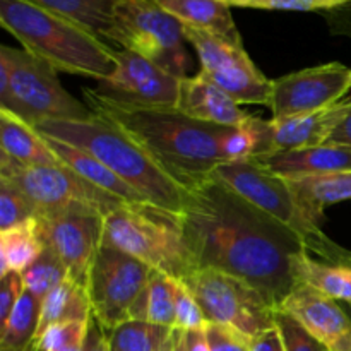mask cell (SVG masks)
I'll return each instance as SVG.
<instances>
[{"label": "cell", "mask_w": 351, "mask_h": 351, "mask_svg": "<svg viewBox=\"0 0 351 351\" xmlns=\"http://www.w3.org/2000/svg\"><path fill=\"white\" fill-rule=\"evenodd\" d=\"M182 223L197 269L211 267L247 281L274 308L297 285L293 261L307 250L304 237L215 178L189 191Z\"/></svg>", "instance_id": "1"}, {"label": "cell", "mask_w": 351, "mask_h": 351, "mask_svg": "<svg viewBox=\"0 0 351 351\" xmlns=\"http://www.w3.org/2000/svg\"><path fill=\"white\" fill-rule=\"evenodd\" d=\"M82 95L95 115L136 139L187 191L211 178L213 171L228 161L226 144L233 127L197 122L177 108L120 101L99 89L84 88Z\"/></svg>", "instance_id": "2"}, {"label": "cell", "mask_w": 351, "mask_h": 351, "mask_svg": "<svg viewBox=\"0 0 351 351\" xmlns=\"http://www.w3.org/2000/svg\"><path fill=\"white\" fill-rule=\"evenodd\" d=\"M34 130L91 153L151 204L177 215L184 213L187 189L175 182L136 139L108 120L98 115L88 120H53L38 123Z\"/></svg>", "instance_id": "3"}, {"label": "cell", "mask_w": 351, "mask_h": 351, "mask_svg": "<svg viewBox=\"0 0 351 351\" xmlns=\"http://www.w3.org/2000/svg\"><path fill=\"white\" fill-rule=\"evenodd\" d=\"M0 24L23 50L57 72L101 82L115 71L113 48L106 41L29 0H0Z\"/></svg>", "instance_id": "4"}, {"label": "cell", "mask_w": 351, "mask_h": 351, "mask_svg": "<svg viewBox=\"0 0 351 351\" xmlns=\"http://www.w3.org/2000/svg\"><path fill=\"white\" fill-rule=\"evenodd\" d=\"M103 245L115 247L177 280H185L197 271L182 215L151 202H125L108 213L103 218Z\"/></svg>", "instance_id": "5"}, {"label": "cell", "mask_w": 351, "mask_h": 351, "mask_svg": "<svg viewBox=\"0 0 351 351\" xmlns=\"http://www.w3.org/2000/svg\"><path fill=\"white\" fill-rule=\"evenodd\" d=\"M0 108L31 127L53 120H88L95 115L62 86L50 64L7 45L0 47Z\"/></svg>", "instance_id": "6"}, {"label": "cell", "mask_w": 351, "mask_h": 351, "mask_svg": "<svg viewBox=\"0 0 351 351\" xmlns=\"http://www.w3.org/2000/svg\"><path fill=\"white\" fill-rule=\"evenodd\" d=\"M0 177L16 185L36 209L38 218L58 213H95L105 218L125 201L89 184L65 165L27 167L0 156Z\"/></svg>", "instance_id": "7"}, {"label": "cell", "mask_w": 351, "mask_h": 351, "mask_svg": "<svg viewBox=\"0 0 351 351\" xmlns=\"http://www.w3.org/2000/svg\"><path fill=\"white\" fill-rule=\"evenodd\" d=\"M106 41L147 58L175 77H187L184 26L153 0H122Z\"/></svg>", "instance_id": "8"}, {"label": "cell", "mask_w": 351, "mask_h": 351, "mask_svg": "<svg viewBox=\"0 0 351 351\" xmlns=\"http://www.w3.org/2000/svg\"><path fill=\"white\" fill-rule=\"evenodd\" d=\"M184 281L209 324H219L256 338L276 326V312L257 288L223 271L201 267Z\"/></svg>", "instance_id": "9"}, {"label": "cell", "mask_w": 351, "mask_h": 351, "mask_svg": "<svg viewBox=\"0 0 351 351\" xmlns=\"http://www.w3.org/2000/svg\"><path fill=\"white\" fill-rule=\"evenodd\" d=\"M184 34L197 53L201 62L199 72L204 77L239 105H264L269 108L273 81L257 69L243 43H233L191 26H184Z\"/></svg>", "instance_id": "10"}, {"label": "cell", "mask_w": 351, "mask_h": 351, "mask_svg": "<svg viewBox=\"0 0 351 351\" xmlns=\"http://www.w3.org/2000/svg\"><path fill=\"white\" fill-rule=\"evenodd\" d=\"M153 271L143 261L115 247H99L88 281L95 321L108 332L129 321L130 311Z\"/></svg>", "instance_id": "11"}, {"label": "cell", "mask_w": 351, "mask_h": 351, "mask_svg": "<svg viewBox=\"0 0 351 351\" xmlns=\"http://www.w3.org/2000/svg\"><path fill=\"white\" fill-rule=\"evenodd\" d=\"M211 178L218 180L271 218L295 230L304 239L314 235L302 218L297 199L287 178L273 173L257 163L254 158L225 161L213 171Z\"/></svg>", "instance_id": "12"}, {"label": "cell", "mask_w": 351, "mask_h": 351, "mask_svg": "<svg viewBox=\"0 0 351 351\" xmlns=\"http://www.w3.org/2000/svg\"><path fill=\"white\" fill-rule=\"evenodd\" d=\"M351 91V69L339 62L291 72L273 81V119L300 115L336 105Z\"/></svg>", "instance_id": "13"}, {"label": "cell", "mask_w": 351, "mask_h": 351, "mask_svg": "<svg viewBox=\"0 0 351 351\" xmlns=\"http://www.w3.org/2000/svg\"><path fill=\"white\" fill-rule=\"evenodd\" d=\"M45 245L60 259L69 278L88 288L89 273L103 245V216L58 213L36 218Z\"/></svg>", "instance_id": "14"}, {"label": "cell", "mask_w": 351, "mask_h": 351, "mask_svg": "<svg viewBox=\"0 0 351 351\" xmlns=\"http://www.w3.org/2000/svg\"><path fill=\"white\" fill-rule=\"evenodd\" d=\"M115 71L101 81L105 95L120 101L153 108H175L178 101L180 77L163 71L147 58L129 50H115Z\"/></svg>", "instance_id": "15"}, {"label": "cell", "mask_w": 351, "mask_h": 351, "mask_svg": "<svg viewBox=\"0 0 351 351\" xmlns=\"http://www.w3.org/2000/svg\"><path fill=\"white\" fill-rule=\"evenodd\" d=\"M278 311L290 314L329 351H351V319L338 300L297 283Z\"/></svg>", "instance_id": "16"}, {"label": "cell", "mask_w": 351, "mask_h": 351, "mask_svg": "<svg viewBox=\"0 0 351 351\" xmlns=\"http://www.w3.org/2000/svg\"><path fill=\"white\" fill-rule=\"evenodd\" d=\"M350 108L351 96L328 108L285 119H271V151L305 149L328 144L329 137L348 115Z\"/></svg>", "instance_id": "17"}, {"label": "cell", "mask_w": 351, "mask_h": 351, "mask_svg": "<svg viewBox=\"0 0 351 351\" xmlns=\"http://www.w3.org/2000/svg\"><path fill=\"white\" fill-rule=\"evenodd\" d=\"M175 108L197 122L215 123L223 127H243L254 115L243 112L223 89L213 84L199 72L192 77H184L178 89V101Z\"/></svg>", "instance_id": "18"}, {"label": "cell", "mask_w": 351, "mask_h": 351, "mask_svg": "<svg viewBox=\"0 0 351 351\" xmlns=\"http://www.w3.org/2000/svg\"><path fill=\"white\" fill-rule=\"evenodd\" d=\"M257 163L283 178L335 173L351 170V147L322 144L291 151H271L254 156Z\"/></svg>", "instance_id": "19"}, {"label": "cell", "mask_w": 351, "mask_h": 351, "mask_svg": "<svg viewBox=\"0 0 351 351\" xmlns=\"http://www.w3.org/2000/svg\"><path fill=\"white\" fill-rule=\"evenodd\" d=\"M287 180L297 199L302 218L312 233L321 232L326 208L351 201V170Z\"/></svg>", "instance_id": "20"}, {"label": "cell", "mask_w": 351, "mask_h": 351, "mask_svg": "<svg viewBox=\"0 0 351 351\" xmlns=\"http://www.w3.org/2000/svg\"><path fill=\"white\" fill-rule=\"evenodd\" d=\"M41 136H43V134H41ZM43 137L48 143V146L51 147V151L57 154L58 160L62 161V165L71 168L72 171H75L79 177L88 180L89 184L96 185V187L101 189V191L108 192V194L115 195V197L122 199V201L130 202V204H146V202H149L141 192H137L136 189L130 187L127 182H123L122 178L117 177L106 165H103L101 161H99L98 158L93 156L91 153L81 149V147L72 146V144L53 139V137Z\"/></svg>", "instance_id": "21"}, {"label": "cell", "mask_w": 351, "mask_h": 351, "mask_svg": "<svg viewBox=\"0 0 351 351\" xmlns=\"http://www.w3.org/2000/svg\"><path fill=\"white\" fill-rule=\"evenodd\" d=\"M184 26L218 34L233 43H243L232 16V7L223 0H153Z\"/></svg>", "instance_id": "22"}, {"label": "cell", "mask_w": 351, "mask_h": 351, "mask_svg": "<svg viewBox=\"0 0 351 351\" xmlns=\"http://www.w3.org/2000/svg\"><path fill=\"white\" fill-rule=\"evenodd\" d=\"M0 151L27 167L40 165H60L57 154L51 151L48 143L34 127L27 125L16 115L0 108Z\"/></svg>", "instance_id": "23"}, {"label": "cell", "mask_w": 351, "mask_h": 351, "mask_svg": "<svg viewBox=\"0 0 351 351\" xmlns=\"http://www.w3.org/2000/svg\"><path fill=\"white\" fill-rule=\"evenodd\" d=\"M293 278L297 283L311 287L332 300L351 304V267L348 266L317 261L304 250L293 261Z\"/></svg>", "instance_id": "24"}, {"label": "cell", "mask_w": 351, "mask_h": 351, "mask_svg": "<svg viewBox=\"0 0 351 351\" xmlns=\"http://www.w3.org/2000/svg\"><path fill=\"white\" fill-rule=\"evenodd\" d=\"M91 317L93 307L88 288L67 278L41 300L36 336L53 324L69 321H89Z\"/></svg>", "instance_id": "25"}, {"label": "cell", "mask_w": 351, "mask_h": 351, "mask_svg": "<svg viewBox=\"0 0 351 351\" xmlns=\"http://www.w3.org/2000/svg\"><path fill=\"white\" fill-rule=\"evenodd\" d=\"M36 218L0 232V276L24 273L33 266L45 250Z\"/></svg>", "instance_id": "26"}, {"label": "cell", "mask_w": 351, "mask_h": 351, "mask_svg": "<svg viewBox=\"0 0 351 351\" xmlns=\"http://www.w3.org/2000/svg\"><path fill=\"white\" fill-rule=\"evenodd\" d=\"M29 2L79 24L99 40L106 41L113 26L115 9L122 0H29Z\"/></svg>", "instance_id": "27"}, {"label": "cell", "mask_w": 351, "mask_h": 351, "mask_svg": "<svg viewBox=\"0 0 351 351\" xmlns=\"http://www.w3.org/2000/svg\"><path fill=\"white\" fill-rule=\"evenodd\" d=\"M175 280L177 278L153 271L130 311V319L175 329Z\"/></svg>", "instance_id": "28"}, {"label": "cell", "mask_w": 351, "mask_h": 351, "mask_svg": "<svg viewBox=\"0 0 351 351\" xmlns=\"http://www.w3.org/2000/svg\"><path fill=\"white\" fill-rule=\"evenodd\" d=\"M41 300L24 290L7 324L0 329V351H31L40 324Z\"/></svg>", "instance_id": "29"}, {"label": "cell", "mask_w": 351, "mask_h": 351, "mask_svg": "<svg viewBox=\"0 0 351 351\" xmlns=\"http://www.w3.org/2000/svg\"><path fill=\"white\" fill-rule=\"evenodd\" d=\"M173 329L146 321H129L110 331L112 351H156L171 336Z\"/></svg>", "instance_id": "30"}, {"label": "cell", "mask_w": 351, "mask_h": 351, "mask_svg": "<svg viewBox=\"0 0 351 351\" xmlns=\"http://www.w3.org/2000/svg\"><path fill=\"white\" fill-rule=\"evenodd\" d=\"M21 274H23L24 290L31 291L40 300H43L55 287L69 278L65 266L48 247H45L40 259Z\"/></svg>", "instance_id": "31"}, {"label": "cell", "mask_w": 351, "mask_h": 351, "mask_svg": "<svg viewBox=\"0 0 351 351\" xmlns=\"http://www.w3.org/2000/svg\"><path fill=\"white\" fill-rule=\"evenodd\" d=\"M230 7L259 10H287V12L335 14L351 7V0H223Z\"/></svg>", "instance_id": "32"}, {"label": "cell", "mask_w": 351, "mask_h": 351, "mask_svg": "<svg viewBox=\"0 0 351 351\" xmlns=\"http://www.w3.org/2000/svg\"><path fill=\"white\" fill-rule=\"evenodd\" d=\"M38 218L26 195L9 180L0 177V232Z\"/></svg>", "instance_id": "33"}, {"label": "cell", "mask_w": 351, "mask_h": 351, "mask_svg": "<svg viewBox=\"0 0 351 351\" xmlns=\"http://www.w3.org/2000/svg\"><path fill=\"white\" fill-rule=\"evenodd\" d=\"M89 321H69L50 326L36 336L33 343V351H60L72 343L84 341Z\"/></svg>", "instance_id": "34"}, {"label": "cell", "mask_w": 351, "mask_h": 351, "mask_svg": "<svg viewBox=\"0 0 351 351\" xmlns=\"http://www.w3.org/2000/svg\"><path fill=\"white\" fill-rule=\"evenodd\" d=\"M208 321L201 305L182 280H175V329L194 331L206 329Z\"/></svg>", "instance_id": "35"}, {"label": "cell", "mask_w": 351, "mask_h": 351, "mask_svg": "<svg viewBox=\"0 0 351 351\" xmlns=\"http://www.w3.org/2000/svg\"><path fill=\"white\" fill-rule=\"evenodd\" d=\"M276 326L280 329L287 351H329L287 312H276Z\"/></svg>", "instance_id": "36"}, {"label": "cell", "mask_w": 351, "mask_h": 351, "mask_svg": "<svg viewBox=\"0 0 351 351\" xmlns=\"http://www.w3.org/2000/svg\"><path fill=\"white\" fill-rule=\"evenodd\" d=\"M304 242H305V249H307V252L321 257L324 263L341 264V266L351 267V250L343 249L341 245L332 242V240L328 239L322 232H317L314 233V235L305 237Z\"/></svg>", "instance_id": "37"}, {"label": "cell", "mask_w": 351, "mask_h": 351, "mask_svg": "<svg viewBox=\"0 0 351 351\" xmlns=\"http://www.w3.org/2000/svg\"><path fill=\"white\" fill-rule=\"evenodd\" d=\"M206 335H208L211 351H252L250 338L235 331V329L226 328V326L209 324L208 322Z\"/></svg>", "instance_id": "38"}, {"label": "cell", "mask_w": 351, "mask_h": 351, "mask_svg": "<svg viewBox=\"0 0 351 351\" xmlns=\"http://www.w3.org/2000/svg\"><path fill=\"white\" fill-rule=\"evenodd\" d=\"M24 293V281L21 273H9L0 283V329L7 324L14 307Z\"/></svg>", "instance_id": "39"}, {"label": "cell", "mask_w": 351, "mask_h": 351, "mask_svg": "<svg viewBox=\"0 0 351 351\" xmlns=\"http://www.w3.org/2000/svg\"><path fill=\"white\" fill-rule=\"evenodd\" d=\"M84 351H112L110 345V332L103 329L95 317H91L88 328V335H86Z\"/></svg>", "instance_id": "40"}, {"label": "cell", "mask_w": 351, "mask_h": 351, "mask_svg": "<svg viewBox=\"0 0 351 351\" xmlns=\"http://www.w3.org/2000/svg\"><path fill=\"white\" fill-rule=\"evenodd\" d=\"M250 348H252V351H287L278 326L250 339Z\"/></svg>", "instance_id": "41"}, {"label": "cell", "mask_w": 351, "mask_h": 351, "mask_svg": "<svg viewBox=\"0 0 351 351\" xmlns=\"http://www.w3.org/2000/svg\"><path fill=\"white\" fill-rule=\"evenodd\" d=\"M329 144H336V146H345L351 147V108L348 115L343 119V122L336 127V130L332 132V136L329 137Z\"/></svg>", "instance_id": "42"}, {"label": "cell", "mask_w": 351, "mask_h": 351, "mask_svg": "<svg viewBox=\"0 0 351 351\" xmlns=\"http://www.w3.org/2000/svg\"><path fill=\"white\" fill-rule=\"evenodd\" d=\"M185 339H187V351H211L206 329L185 331Z\"/></svg>", "instance_id": "43"}, {"label": "cell", "mask_w": 351, "mask_h": 351, "mask_svg": "<svg viewBox=\"0 0 351 351\" xmlns=\"http://www.w3.org/2000/svg\"><path fill=\"white\" fill-rule=\"evenodd\" d=\"M173 351H187V339H185V331L173 329Z\"/></svg>", "instance_id": "44"}, {"label": "cell", "mask_w": 351, "mask_h": 351, "mask_svg": "<svg viewBox=\"0 0 351 351\" xmlns=\"http://www.w3.org/2000/svg\"><path fill=\"white\" fill-rule=\"evenodd\" d=\"M84 341H86V339H84ZM84 341L72 343V345L65 346V348L60 350V351H84Z\"/></svg>", "instance_id": "45"}, {"label": "cell", "mask_w": 351, "mask_h": 351, "mask_svg": "<svg viewBox=\"0 0 351 351\" xmlns=\"http://www.w3.org/2000/svg\"><path fill=\"white\" fill-rule=\"evenodd\" d=\"M156 351H173V332H171L170 338H168Z\"/></svg>", "instance_id": "46"}]
</instances>
